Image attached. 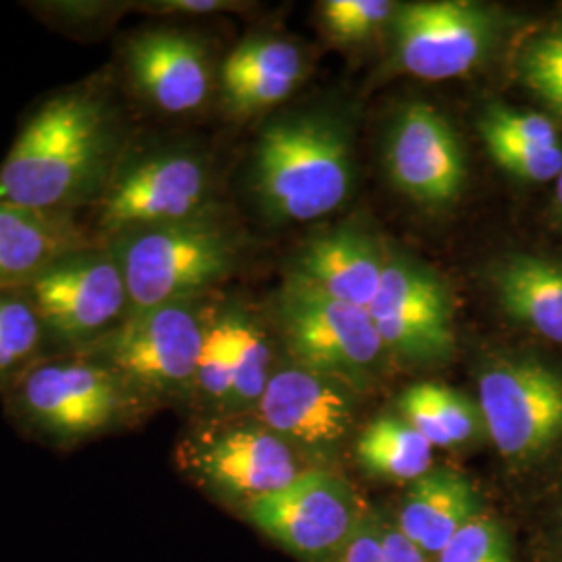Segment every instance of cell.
Wrapping results in <instances>:
<instances>
[{
  "instance_id": "obj_34",
  "label": "cell",
  "mask_w": 562,
  "mask_h": 562,
  "mask_svg": "<svg viewBox=\"0 0 562 562\" xmlns=\"http://www.w3.org/2000/svg\"><path fill=\"white\" fill-rule=\"evenodd\" d=\"M557 206H559V215L562 217V173L557 180Z\"/></svg>"
},
{
  "instance_id": "obj_21",
  "label": "cell",
  "mask_w": 562,
  "mask_h": 562,
  "mask_svg": "<svg viewBox=\"0 0 562 562\" xmlns=\"http://www.w3.org/2000/svg\"><path fill=\"white\" fill-rule=\"evenodd\" d=\"M304 74L299 46L255 36L229 53L222 67L223 97L236 115H255L285 101Z\"/></svg>"
},
{
  "instance_id": "obj_27",
  "label": "cell",
  "mask_w": 562,
  "mask_h": 562,
  "mask_svg": "<svg viewBox=\"0 0 562 562\" xmlns=\"http://www.w3.org/2000/svg\"><path fill=\"white\" fill-rule=\"evenodd\" d=\"M436 562H515L508 531L496 517L482 513L448 542Z\"/></svg>"
},
{
  "instance_id": "obj_6",
  "label": "cell",
  "mask_w": 562,
  "mask_h": 562,
  "mask_svg": "<svg viewBox=\"0 0 562 562\" xmlns=\"http://www.w3.org/2000/svg\"><path fill=\"white\" fill-rule=\"evenodd\" d=\"M176 462L186 480L238 515L306 469L301 454L255 415L194 422L178 442Z\"/></svg>"
},
{
  "instance_id": "obj_24",
  "label": "cell",
  "mask_w": 562,
  "mask_h": 562,
  "mask_svg": "<svg viewBox=\"0 0 562 562\" xmlns=\"http://www.w3.org/2000/svg\"><path fill=\"white\" fill-rule=\"evenodd\" d=\"M357 459L371 477L413 483L434 469V446L401 415H382L362 429Z\"/></svg>"
},
{
  "instance_id": "obj_4",
  "label": "cell",
  "mask_w": 562,
  "mask_h": 562,
  "mask_svg": "<svg viewBox=\"0 0 562 562\" xmlns=\"http://www.w3.org/2000/svg\"><path fill=\"white\" fill-rule=\"evenodd\" d=\"M101 244L120 262L130 313L202 299L236 271L241 252L238 234L215 209L181 222L125 229Z\"/></svg>"
},
{
  "instance_id": "obj_31",
  "label": "cell",
  "mask_w": 562,
  "mask_h": 562,
  "mask_svg": "<svg viewBox=\"0 0 562 562\" xmlns=\"http://www.w3.org/2000/svg\"><path fill=\"white\" fill-rule=\"evenodd\" d=\"M378 517V527H380V538H382L383 552L387 562H436L429 554H425L417 543L411 542L398 522L394 519V513L383 510V508H373Z\"/></svg>"
},
{
  "instance_id": "obj_8",
  "label": "cell",
  "mask_w": 562,
  "mask_h": 562,
  "mask_svg": "<svg viewBox=\"0 0 562 562\" xmlns=\"http://www.w3.org/2000/svg\"><path fill=\"white\" fill-rule=\"evenodd\" d=\"M20 292L41 319L50 355L90 348L130 313L120 262L101 241L60 257Z\"/></svg>"
},
{
  "instance_id": "obj_7",
  "label": "cell",
  "mask_w": 562,
  "mask_h": 562,
  "mask_svg": "<svg viewBox=\"0 0 562 562\" xmlns=\"http://www.w3.org/2000/svg\"><path fill=\"white\" fill-rule=\"evenodd\" d=\"M276 313L290 361L355 390L369 387L382 371L387 352L367 308L338 301L290 271Z\"/></svg>"
},
{
  "instance_id": "obj_26",
  "label": "cell",
  "mask_w": 562,
  "mask_h": 562,
  "mask_svg": "<svg viewBox=\"0 0 562 562\" xmlns=\"http://www.w3.org/2000/svg\"><path fill=\"white\" fill-rule=\"evenodd\" d=\"M477 130L485 142H504L517 146L552 148L561 146L559 130L540 113H525L506 104H490L483 109Z\"/></svg>"
},
{
  "instance_id": "obj_25",
  "label": "cell",
  "mask_w": 562,
  "mask_h": 562,
  "mask_svg": "<svg viewBox=\"0 0 562 562\" xmlns=\"http://www.w3.org/2000/svg\"><path fill=\"white\" fill-rule=\"evenodd\" d=\"M50 355L41 319L20 290H0V394Z\"/></svg>"
},
{
  "instance_id": "obj_10",
  "label": "cell",
  "mask_w": 562,
  "mask_h": 562,
  "mask_svg": "<svg viewBox=\"0 0 562 562\" xmlns=\"http://www.w3.org/2000/svg\"><path fill=\"white\" fill-rule=\"evenodd\" d=\"M101 241L125 229L181 222L211 206V171L181 148H127L99 201Z\"/></svg>"
},
{
  "instance_id": "obj_1",
  "label": "cell",
  "mask_w": 562,
  "mask_h": 562,
  "mask_svg": "<svg viewBox=\"0 0 562 562\" xmlns=\"http://www.w3.org/2000/svg\"><path fill=\"white\" fill-rule=\"evenodd\" d=\"M127 148L120 109L94 86L48 99L0 165V202L74 215L99 204Z\"/></svg>"
},
{
  "instance_id": "obj_15",
  "label": "cell",
  "mask_w": 562,
  "mask_h": 562,
  "mask_svg": "<svg viewBox=\"0 0 562 562\" xmlns=\"http://www.w3.org/2000/svg\"><path fill=\"white\" fill-rule=\"evenodd\" d=\"M252 415L301 457L325 461L352 431L355 387L296 362H278Z\"/></svg>"
},
{
  "instance_id": "obj_18",
  "label": "cell",
  "mask_w": 562,
  "mask_h": 562,
  "mask_svg": "<svg viewBox=\"0 0 562 562\" xmlns=\"http://www.w3.org/2000/svg\"><path fill=\"white\" fill-rule=\"evenodd\" d=\"M482 513V492L469 475L452 467H434L408 483L394 519L404 536L436 561L462 527Z\"/></svg>"
},
{
  "instance_id": "obj_2",
  "label": "cell",
  "mask_w": 562,
  "mask_h": 562,
  "mask_svg": "<svg viewBox=\"0 0 562 562\" xmlns=\"http://www.w3.org/2000/svg\"><path fill=\"white\" fill-rule=\"evenodd\" d=\"M0 396L23 436L60 452L134 429L150 417L111 369L80 352L44 357Z\"/></svg>"
},
{
  "instance_id": "obj_13",
  "label": "cell",
  "mask_w": 562,
  "mask_h": 562,
  "mask_svg": "<svg viewBox=\"0 0 562 562\" xmlns=\"http://www.w3.org/2000/svg\"><path fill=\"white\" fill-rule=\"evenodd\" d=\"M367 311L390 357L415 367H440L454 359L452 292L417 259L387 252L382 285Z\"/></svg>"
},
{
  "instance_id": "obj_3",
  "label": "cell",
  "mask_w": 562,
  "mask_h": 562,
  "mask_svg": "<svg viewBox=\"0 0 562 562\" xmlns=\"http://www.w3.org/2000/svg\"><path fill=\"white\" fill-rule=\"evenodd\" d=\"M348 132L323 113L271 121L255 148L252 183L271 222H315L340 209L352 188Z\"/></svg>"
},
{
  "instance_id": "obj_30",
  "label": "cell",
  "mask_w": 562,
  "mask_h": 562,
  "mask_svg": "<svg viewBox=\"0 0 562 562\" xmlns=\"http://www.w3.org/2000/svg\"><path fill=\"white\" fill-rule=\"evenodd\" d=\"M525 81L562 115V34L533 42L521 59Z\"/></svg>"
},
{
  "instance_id": "obj_20",
  "label": "cell",
  "mask_w": 562,
  "mask_h": 562,
  "mask_svg": "<svg viewBox=\"0 0 562 562\" xmlns=\"http://www.w3.org/2000/svg\"><path fill=\"white\" fill-rule=\"evenodd\" d=\"M92 240L74 215L0 202V290H20L60 257Z\"/></svg>"
},
{
  "instance_id": "obj_22",
  "label": "cell",
  "mask_w": 562,
  "mask_h": 562,
  "mask_svg": "<svg viewBox=\"0 0 562 562\" xmlns=\"http://www.w3.org/2000/svg\"><path fill=\"white\" fill-rule=\"evenodd\" d=\"M504 315L543 340L562 346V262L538 255H510L492 273Z\"/></svg>"
},
{
  "instance_id": "obj_23",
  "label": "cell",
  "mask_w": 562,
  "mask_h": 562,
  "mask_svg": "<svg viewBox=\"0 0 562 562\" xmlns=\"http://www.w3.org/2000/svg\"><path fill=\"white\" fill-rule=\"evenodd\" d=\"M398 415L434 448H461L477 442L485 434L477 401L443 383L422 382L406 387L398 401Z\"/></svg>"
},
{
  "instance_id": "obj_32",
  "label": "cell",
  "mask_w": 562,
  "mask_h": 562,
  "mask_svg": "<svg viewBox=\"0 0 562 562\" xmlns=\"http://www.w3.org/2000/svg\"><path fill=\"white\" fill-rule=\"evenodd\" d=\"M338 562H387L373 508H369L362 517L361 525L341 550Z\"/></svg>"
},
{
  "instance_id": "obj_17",
  "label": "cell",
  "mask_w": 562,
  "mask_h": 562,
  "mask_svg": "<svg viewBox=\"0 0 562 562\" xmlns=\"http://www.w3.org/2000/svg\"><path fill=\"white\" fill-rule=\"evenodd\" d=\"M123 65L142 99L169 115L199 111L213 88L206 48L176 30H146L132 36Z\"/></svg>"
},
{
  "instance_id": "obj_33",
  "label": "cell",
  "mask_w": 562,
  "mask_h": 562,
  "mask_svg": "<svg viewBox=\"0 0 562 562\" xmlns=\"http://www.w3.org/2000/svg\"><path fill=\"white\" fill-rule=\"evenodd\" d=\"M142 11L148 13H162V15H209V13H223V11H240L241 2L232 0H161V2H146L140 4Z\"/></svg>"
},
{
  "instance_id": "obj_16",
  "label": "cell",
  "mask_w": 562,
  "mask_h": 562,
  "mask_svg": "<svg viewBox=\"0 0 562 562\" xmlns=\"http://www.w3.org/2000/svg\"><path fill=\"white\" fill-rule=\"evenodd\" d=\"M385 169L406 199L443 209L461 199L469 178L461 136L427 102H411L394 117L385 140Z\"/></svg>"
},
{
  "instance_id": "obj_11",
  "label": "cell",
  "mask_w": 562,
  "mask_h": 562,
  "mask_svg": "<svg viewBox=\"0 0 562 562\" xmlns=\"http://www.w3.org/2000/svg\"><path fill=\"white\" fill-rule=\"evenodd\" d=\"M276 367L271 334L250 306L238 301L206 304L190 411L196 422L252 415Z\"/></svg>"
},
{
  "instance_id": "obj_28",
  "label": "cell",
  "mask_w": 562,
  "mask_h": 562,
  "mask_svg": "<svg viewBox=\"0 0 562 562\" xmlns=\"http://www.w3.org/2000/svg\"><path fill=\"white\" fill-rule=\"evenodd\" d=\"M398 2L392 0H327L323 2V23L340 42H361L392 23Z\"/></svg>"
},
{
  "instance_id": "obj_9",
  "label": "cell",
  "mask_w": 562,
  "mask_h": 562,
  "mask_svg": "<svg viewBox=\"0 0 562 562\" xmlns=\"http://www.w3.org/2000/svg\"><path fill=\"white\" fill-rule=\"evenodd\" d=\"M477 404L504 461L529 467L562 442V369L533 355L483 362Z\"/></svg>"
},
{
  "instance_id": "obj_12",
  "label": "cell",
  "mask_w": 562,
  "mask_h": 562,
  "mask_svg": "<svg viewBox=\"0 0 562 562\" xmlns=\"http://www.w3.org/2000/svg\"><path fill=\"white\" fill-rule=\"evenodd\" d=\"M367 510L344 477L327 467H306L240 517L301 562H338Z\"/></svg>"
},
{
  "instance_id": "obj_14",
  "label": "cell",
  "mask_w": 562,
  "mask_h": 562,
  "mask_svg": "<svg viewBox=\"0 0 562 562\" xmlns=\"http://www.w3.org/2000/svg\"><path fill=\"white\" fill-rule=\"evenodd\" d=\"M390 25L396 65L429 81L471 74L492 55L504 27L496 9L471 0L398 4Z\"/></svg>"
},
{
  "instance_id": "obj_29",
  "label": "cell",
  "mask_w": 562,
  "mask_h": 562,
  "mask_svg": "<svg viewBox=\"0 0 562 562\" xmlns=\"http://www.w3.org/2000/svg\"><path fill=\"white\" fill-rule=\"evenodd\" d=\"M485 148L494 162L517 180L542 183L559 180L562 173V146L533 148L504 142H485Z\"/></svg>"
},
{
  "instance_id": "obj_35",
  "label": "cell",
  "mask_w": 562,
  "mask_h": 562,
  "mask_svg": "<svg viewBox=\"0 0 562 562\" xmlns=\"http://www.w3.org/2000/svg\"><path fill=\"white\" fill-rule=\"evenodd\" d=\"M559 517H561V525H562V498H561V508H559Z\"/></svg>"
},
{
  "instance_id": "obj_19",
  "label": "cell",
  "mask_w": 562,
  "mask_h": 562,
  "mask_svg": "<svg viewBox=\"0 0 562 562\" xmlns=\"http://www.w3.org/2000/svg\"><path fill=\"white\" fill-rule=\"evenodd\" d=\"M387 250L361 227L346 225L306 241L294 271L323 292L369 308L382 285Z\"/></svg>"
},
{
  "instance_id": "obj_5",
  "label": "cell",
  "mask_w": 562,
  "mask_h": 562,
  "mask_svg": "<svg viewBox=\"0 0 562 562\" xmlns=\"http://www.w3.org/2000/svg\"><path fill=\"white\" fill-rule=\"evenodd\" d=\"M202 299L167 302L130 313L80 355L111 369L153 413L190 408L204 340Z\"/></svg>"
}]
</instances>
